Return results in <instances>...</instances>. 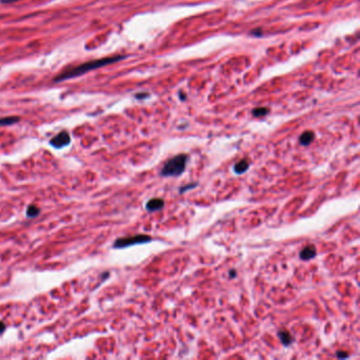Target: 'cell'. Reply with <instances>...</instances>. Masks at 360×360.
<instances>
[{
    "mask_svg": "<svg viewBox=\"0 0 360 360\" xmlns=\"http://www.w3.org/2000/svg\"><path fill=\"white\" fill-rule=\"evenodd\" d=\"M314 139H315V134L313 131H306L300 136L299 141H300L301 145L307 146L311 144V143L314 141Z\"/></svg>",
    "mask_w": 360,
    "mask_h": 360,
    "instance_id": "cell-8",
    "label": "cell"
},
{
    "mask_svg": "<svg viewBox=\"0 0 360 360\" xmlns=\"http://www.w3.org/2000/svg\"><path fill=\"white\" fill-rule=\"evenodd\" d=\"M316 254H317V251H316V247L313 246V245H308L306 247H304L303 250L301 251L300 252V258L302 260H309V259H313L316 257Z\"/></svg>",
    "mask_w": 360,
    "mask_h": 360,
    "instance_id": "cell-6",
    "label": "cell"
},
{
    "mask_svg": "<svg viewBox=\"0 0 360 360\" xmlns=\"http://www.w3.org/2000/svg\"><path fill=\"white\" fill-rule=\"evenodd\" d=\"M248 168H250V163H248V161L241 160L240 162H238L234 165V171L237 173V175H241V173H244L245 171H247Z\"/></svg>",
    "mask_w": 360,
    "mask_h": 360,
    "instance_id": "cell-7",
    "label": "cell"
},
{
    "mask_svg": "<svg viewBox=\"0 0 360 360\" xmlns=\"http://www.w3.org/2000/svg\"><path fill=\"white\" fill-rule=\"evenodd\" d=\"M164 201L162 200V198H151V200H149L146 204V208L148 212H157V210H160L162 209L164 207Z\"/></svg>",
    "mask_w": 360,
    "mask_h": 360,
    "instance_id": "cell-5",
    "label": "cell"
},
{
    "mask_svg": "<svg viewBox=\"0 0 360 360\" xmlns=\"http://www.w3.org/2000/svg\"><path fill=\"white\" fill-rule=\"evenodd\" d=\"M187 154H178V156L171 158L164 164L161 176L162 177H179L185 171L186 166L188 163Z\"/></svg>",
    "mask_w": 360,
    "mask_h": 360,
    "instance_id": "cell-2",
    "label": "cell"
},
{
    "mask_svg": "<svg viewBox=\"0 0 360 360\" xmlns=\"http://www.w3.org/2000/svg\"><path fill=\"white\" fill-rule=\"evenodd\" d=\"M196 186H197V184H195V185L189 184L188 186H186V187H182L181 189H180V191H181V192H185V191L187 190V189H189V188H194V187H196Z\"/></svg>",
    "mask_w": 360,
    "mask_h": 360,
    "instance_id": "cell-14",
    "label": "cell"
},
{
    "mask_svg": "<svg viewBox=\"0 0 360 360\" xmlns=\"http://www.w3.org/2000/svg\"><path fill=\"white\" fill-rule=\"evenodd\" d=\"M278 336H279V338H280L281 342H282L284 345H289V344L291 343V341L294 340V338L291 337V335L289 334V332H288L287 330H281V331H279Z\"/></svg>",
    "mask_w": 360,
    "mask_h": 360,
    "instance_id": "cell-9",
    "label": "cell"
},
{
    "mask_svg": "<svg viewBox=\"0 0 360 360\" xmlns=\"http://www.w3.org/2000/svg\"><path fill=\"white\" fill-rule=\"evenodd\" d=\"M268 112H269L268 108H256V109H253L252 114L254 116H263L265 114H268Z\"/></svg>",
    "mask_w": 360,
    "mask_h": 360,
    "instance_id": "cell-12",
    "label": "cell"
},
{
    "mask_svg": "<svg viewBox=\"0 0 360 360\" xmlns=\"http://www.w3.org/2000/svg\"><path fill=\"white\" fill-rule=\"evenodd\" d=\"M152 239L151 237L146 234H138L133 235V237H126V238H121L117 239L114 242V247L115 248H124V247H129L136 244H144L150 242Z\"/></svg>",
    "mask_w": 360,
    "mask_h": 360,
    "instance_id": "cell-3",
    "label": "cell"
},
{
    "mask_svg": "<svg viewBox=\"0 0 360 360\" xmlns=\"http://www.w3.org/2000/svg\"><path fill=\"white\" fill-rule=\"evenodd\" d=\"M50 143H51V145L55 148L66 147L67 145H69L70 143V135L67 131H61L57 135H55Z\"/></svg>",
    "mask_w": 360,
    "mask_h": 360,
    "instance_id": "cell-4",
    "label": "cell"
},
{
    "mask_svg": "<svg viewBox=\"0 0 360 360\" xmlns=\"http://www.w3.org/2000/svg\"><path fill=\"white\" fill-rule=\"evenodd\" d=\"M20 119L18 116H7V117H1L0 119V126H9L16 124L19 122Z\"/></svg>",
    "mask_w": 360,
    "mask_h": 360,
    "instance_id": "cell-10",
    "label": "cell"
},
{
    "mask_svg": "<svg viewBox=\"0 0 360 360\" xmlns=\"http://www.w3.org/2000/svg\"><path fill=\"white\" fill-rule=\"evenodd\" d=\"M4 330H5V325H4L3 322L0 321V334H1Z\"/></svg>",
    "mask_w": 360,
    "mask_h": 360,
    "instance_id": "cell-16",
    "label": "cell"
},
{
    "mask_svg": "<svg viewBox=\"0 0 360 360\" xmlns=\"http://www.w3.org/2000/svg\"><path fill=\"white\" fill-rule=\"evenodd\" d=\"M40 214V209L35 206V205H30V206L28 207V210H27V216H29V218H35V216H37Z\"/></svg>",
    "mask_w": 360,
    "mask_h": 360,
    "instance_id": "cell-11",
    "label": "cell"
},
{
    "mask_svg": "<svg viewBox=\"0 0 360 360\" xmlns=\"http://www.w3.org/2000/svg\"><path fill=\"white\" fill-rule=\"evenodd\" d=\"M16 1H19V0H0V2L1 3H13Z\"/></svg>",
    "mask_w": 360,
    "mask_h": 360,
    "instance_id": "cell-15",
    "label": "cell"
},
{
    "mask_svg": "<svg viewBox=\"0 0 360 360\" xmlns=\"http://www.w3.org/2000/svg\"><path fill=\"white\" fill-rule=\"evenodd\" d=\"M124 56H121V55H116V56H109V57H104V58H99L95 60H91V61H87V63H84L79 66H76L74 68H70L63 73L58 74V75L55 76L54 82H64V80L67 79H71L74 77H77L80 75H84L86 73H89L93 70H96L98 68H102L105 66H108L111 64H114L116 61H119L123 59Z\"/></svg>",
    "mask_w": 360,
    "mask_h": 360,
    "instance_id": "cell-1",
    "label": "cell"
},
{
    "mask_svg": "<svg viewBox=\"0 0 360 360\" xmlns=\"http://www.w3.org/2000/svg\"><path fill=\"white\" fill-rule=\"evenodd\" d=\"M229 275H231V277L233 278V277H235L234 275H235V270H231V271H229Z\"/></svg>",
    "mask_w": 360,
    "mask_h": 360,
    "instance_id": "cell-17",
    "label": "cell"
},
{
    "mask_svg": "<svg viewBox=\"0 0 360 360\" xmlns=\"http://www.w3.org/2000/svg\"><path fill=\"white\" fill-rule=\"evenodd\" d=\"M337 357L338 358H347V357H349V354L343 352V351H339L337 353Z\"/></svg>",
    "mask_w": 360,
    "mask_h": 360,
    "instance_id": "cell-13",
    "label": "cell"
}]
</instances>
